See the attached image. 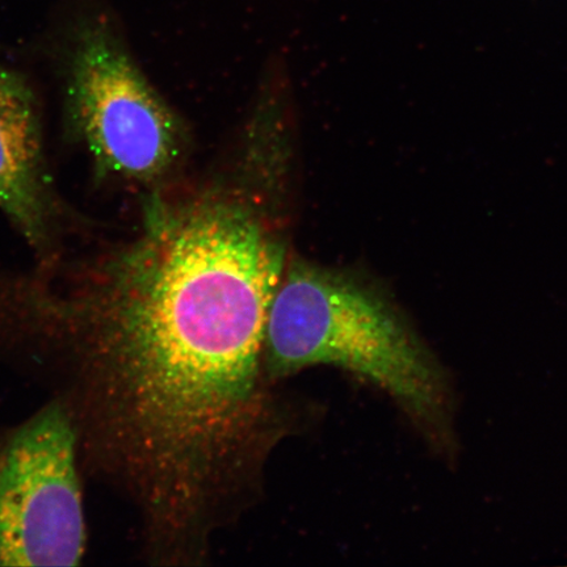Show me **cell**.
Instances as JSON below:
<instances>
[{
    "label": "cell",
    "instance_id": "obj_1",
    "mask_svg": "<svg viewBox=\"0 0 567 567\" xmlns=\"http://www.w3.org/2000/svg\"><path fill=\"white\" fill-rule=\"evenodd\" d=\"M286 246L254 204L154 197L140 236L89 261L65 290L27 284L95 394L99 425L144 513L154 556L203 565L213 537L264 493L297 430L266 370Z\"/></svg>",
    "mask_w": 567,
    "mask_h": 567
},
{
    "label": "cell",
    "instance_id": "obj_2",
    "mask_svg": "<svg viewBox=\"0 0 567 567\" xmlns=\"http://www.w3.org/2000/svg\"><path fill=\"white\" fill-rule=\"evenodd\" d=\"M266 370L276 384L334 368L379 390L444 463H457L452 374L393 297L357 276L287 264L269 307Z\"/></svg>",
    "mask_w": 567,
    "mask_h": 567
},
{
    "label": "cell",
    "instance_id": "obj_3",
    "mask_svg": "<svg viewBox=\"0 0 567 567\" xmlns=\"http://www.w3.org/2000/svg\"><path fill=\"white\" fill-rule=\"evenodd\" d=\"M65 111L71 131L99 172L152 184L179 159V122L104 19L82 21L65 65Z\"/></svg>",
    "mask_w": 567,
    "mask_h": 567
},
{
    "label": "cell",
    "instance_id": "obj_4",
    "mask_svg": "<svg viewBox=\"0 0 567 567\" xmlns=\"http://www.w3.org/2000/svg\"><path fill=\"white\" fill-rule=\"evenodd\" d=\"M76 429L51 403L0 446V566H75L86 527Z\"/></svg>",
    "mask_w": 567,
    "mask_h": 567
},
{
    "label": "cell",
    "instance_id": "obj_5",
    "mask_svg": "<svg viewBox=\"0 0 567 567\" xmlns=\"http://www.w3.org/2000/svg\"><path fill=\"white\" fill-rule=\"evenodd\" d=\"M49 169L38 97L0 61V212L42 266L55 260L62 212Z\"/></svg>",
    "mask_w": 567,
    "mask_h": 567
}]
</instances>
